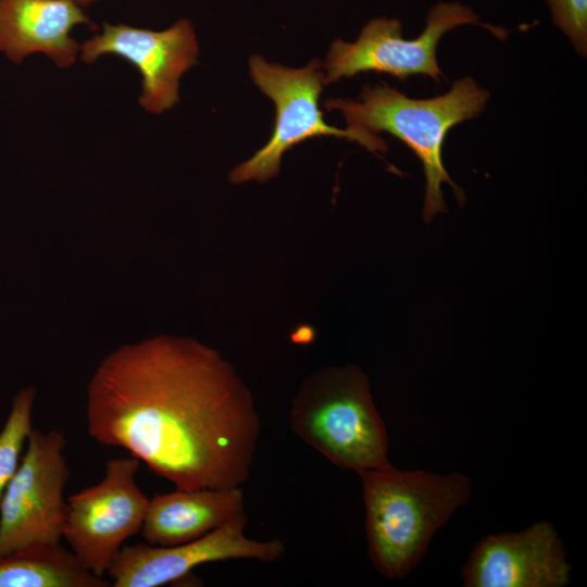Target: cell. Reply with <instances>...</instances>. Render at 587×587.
I'll list each match as a JSON object with an SVG mask.
<instances>
[{"mask_svg":"<svg viewBox=\"0 0 587 587\" xmlns=\"http://www.w3.org/2000/svg\"><path fill=\"white\" fill-rule=\"evenodd\" d=\"M36 398L34 387L21 388L13 397L9 415L0 430V502L13 477L28 435Z\"/></svg>","mask_w":587,"mask_h":587,"instance_id":"obj_15","label":"cell"},{"mask_svg":"<svg viewBox=\"0 0 587 587\" xmlns=\"http://www.w3.org/2000/svg\"><path fill=\"white\" fill-rule=\"evenodd\" d=\"M476 24L485 27L469 7L459 2H440L432 8L422 34L414 39L402 37L397 18L378 17L370 21L354 42L336 39L323 63L325 84L361 72L374 71L401 80L424 75L439 82L442 72L437 62V45L453 28Z\"/></svg>","mask_w":587,"mask_h":587,"instance_id":"obj_8","label":"cell"},{"mask_svg":"<svg viewBox=\"0 0 587 587\" xmlns=\"http://www.w3.org/2000/svg\"><path fill=\"white\" fill-rule=\"evenodd\" d=\"M139 466L133 455L111 459L98 484L66 499L62 539L97 576L108 573L124 542L142 527L149 498L136 482Z\"/></svg>","mask_w":587,"mask_h":587,"instance_id":"obj_7","label":"cell"},{"mask_svg":"<svg viewBox=\"0 0 587 587\" xmlns=\"http://www.w3.org/2000/svg\"><path fill=\"white\" fill-rule=\"evenodd\" d=\"M249 70L253 83L275 104V124L266 145L230 172L232 183H263L273 178L279 171L283 154L313 137L334 136L357 141L373 153L387 151L386 142L375 134L351 127L339 129L324 121L319 101L326 84L319 61L290 68L253 55Z\"/></svg>","mask_w":587,"mask_h":587,"instance_id":"obj_5","label":"cell"},{"mask_svg":"<svg viewBox=\"0 0 587 587\" xmlns=\"http://www.w3.org/2000/svg\"><path fill=\"white\" fill-rule=\"evenodd\" d=\"M245 513L195 540L171 546L147 542L124 545L108 573L114 587H159L187 576L195 567L211 562L252 559L262 562L278 560L285 544L274 538L255 540L245 534Z\"/></svg>","mask_w":587,"mask_h":587,"instance_id":"obj_9","label":"cell"},{"mask_svg":"<svg viewBox=\"0 0 587 587\" xmlns=\"http://www.w3.org/2000/svg\"><path fill=\"white\" fill-rule=\"evenodd\" d=\"M82 60L92 63L100 55L116 54L133 63L142 76L140 105L162 113L179 100L182 75L197 63L198 42L192 25L177 21L165 30L103 24V30L83 43Z\"/></svg>","mask_w":587,"mask_h":587,"instance_id":"obj_10","label":"cell"},{"mask_svg":"<svg viewBox=\"0 0 587 587\" xmlns=\"http://www.w3.org/2000/svg\"><path fill=\"white\" fill-rule=\"evenodd\" d=\"M489 93L474 79L455 80L451 89L428 99L409 98L387 85L364 86L360 101L329 99L325 109L342 113L348 127L377 134L386 132L405 143L420 159L425 176L423 218L426 223L446 212L441 186L452 187L460 203L465 196L451 179L442 161V146L450 128L476 117L485 108Z\"/></svg>","mask_w":587,"mask_h":587,"instance_id":"obj_3","label":"cell"},{"mask_svg":"<svg viewBox=\"0 0 587 587\" xmlns=\"http://www.w3.org/2000/svg\"><path fill=\"white\" fill-rule=\"evenodd\" d=\"M75 1L80 7H86V5H89V4H91L92 2H95L97 0H75Z\"/></svg>","mask_w":587,"mask_h":587,"instance_id":"obj_17","label":"cell"},{"mask_svg":"<svg viewBox=\"0 0 587 587\" xmlns=\"http://www.w3.org/2000/svg\"><path fill=\"white\" fill-rule=\"evenodd\" d=\"M358 474L369 558L387 578H403L415 569L435 533L472 491L471 479L459 472L402 471L388 463Z\"/></svg>","mask_w":587,"mask_h":587,"instance_id":"obj_2","label":"cell"},{"mask_svg":"<svg viewBox=\"0 0 587 587\" xmlns=\"http://www.w3.org/2000/svg\"><path fill=\"white\" fill-rule=\"evenodd\" d=\"M88 23L75 0H0V51L14 63L42 52L66 67L80 50L70 33Z\"/></svg>","mask_w":587,"mask_h":587,"instance_id":"obj_12","label":"cell"},{"mask_svg":"<svg viewBox=\"0 0 587 587\" xmlns=\"http://www.w3.org/2000/svg\"><path fill=\"white\" fill-rule=\"evenodd\" d=\"M461 573L467 587H563L571 579L563 544L547 521L486 536L473 548Z\"/></svg>","mask_w":587,"mask_h":587,"instance_id":"obj_11","label":"cell"},{"mask_svg":"<svg viewBox=\"0 0 587 587\" xmlns=\"http://www.w3.org/2000/svg\"><path fill=\"white\" fill-rule=\"evenodd\" d=\"M242 513L241 486L176 488L149 498L140 533L149 545L171 547L200 538Z\"/></svg>","mask_w":587,"mask_h":587,"instance_id":"obj_13","label":"cell"},{"mask_svg":"<svg viewBox=\"0 0 587 587\" xmlns=\"http://www.w3.org/2000/svg\"><path fill=\"white\" fill-rule=\"evenodd\" d=\"M61 544L39 545L0 557V587H109Z\"/></svg>","mask_w":587,"mask_h":587,"instance_id":"obj_14","label":"cell"},{"mask_svg":"<svg viewBox=\"0 0 587 587\" xmlns=\"http://www.w3.org/2000/svg\"><path fill=\"white\" fill-rule=\"evenodd\" d=\"M97 442L120 447L178 489L248 480L261 422L251 391L215 349L154 336L118 347L87 386Z\"/></svg>","mask_w":587,"mask_h":587,"instance_id":"obj_1","label":"cell"},{"mask_svg":"<svg viewBox=\"0 0 587 587\" xmlns=\"http://www.w3.org/2000/svg\"><path fill=\"white\" fill-rule=\"evenodd\" d=\"M553 23L583 57L587 52V0H547Z\"/></svg>","mask_w":587,"mask_h":587,"instance_id":"obj_16","label":"cell"},{"mask_svg":"<svg viewBox=\"0 0 587 587\" xmlns=\"http://www.w3.org/2000/svg\"><path fill=\"white\" fill-rule=\"evenodd\" d=\"M59 429H32L20 464L0 502V557L60 544L67 512L70 467Z\"/></svg>","mask_w":587,"mask_h":587,"instance_id":"obj_6","label":"cell"},{"mask_svg":"<svg viewBox=\"0 0 587 587\" xmlns=\"http://www.w3.org/2000/svg\"><path fill=\"white\" fill-rule=\"evenodd\" d=\"M292 432L334 464L357 473L389 463L388 435L357 365L325 366L309 375L295 395Z\"/></svg>","mask_w":587,"mask_h":587,"instance_id":"obj_4","label":"cell"}]
</instances>
